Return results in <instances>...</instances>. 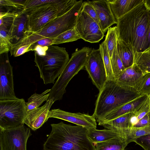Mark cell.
<instances>
[{
  "mask_svg": "<svg viewBox=\"0 0 150 150\" xmlns=\"http://www.w3.org/2000/svg\"><path fill=\"white\" fill-rule=\"evenodd\" d=\"M144 75L137 65L134 63L126 68L115 81L122 86L137 91Z\"/></svg>",
  "mask_w": 150,
  "mask_h": 150,
  "instance_id": "obj_18",
  "label": "cell"
},
{
  "mask_svg": "<svg viewBox=\"0 0 150 150\" xmlns=\"http://www.w3.org/2000/svg\"><path fill=\"white\" fill-rule=\"evenodd\" d=\"M149 100V104H150V94L148 96Z\"/></svg>",
  "mask_w": 150,
  "mask_h": 150,
  "instance_id": "obj_45",
  "label": "cell"
},
{
  "mask_svg": "<svg viewBox=\"0 0 150 150\" xmlns=\"http://www.w3.org/2000/svg\"><path fill=\"white\" fill-rule=\"evenodd\" d=\"M32 135L24 124L9 129H0V150H27V143Z\"/></svg>",
  "mask_w": 150,
  "mask_h": 150,
  "instance_id": "obj_8",
  "label": "cell"
},
{
  "mask_svg": "<svg viewBox=\"0 0 150 150\" xmlns=\"http://www.w3.org/2000/svg\"><path fill=\"white\" fill-rule=\"evenodd\" d=\"M117 26L110 27L107 30L105 40L110 59L112 55L114 49L117 46Z\"/></svg>",
  "mask_w": 150,
  "mask_h": 150,
  "instance_id": "obj_29",
  "label": "cell"
},
{
  "mask_svg": "<svg viewBox=\"0 0 150 150\" xmlns=\"http://www.w3.org/2000/svg\"><path fill=\"white\" fill-rule=\"evenodd\" d=\"M75 28L81 39L91 43L98 42L104 36L98 24L82 10Z\"/></svg>",
  "mask_w": 150,
  "mask_h": 150,
  "instance_id": "obj_10",
  "label": "cell"
},
{
  "mask_svg": "<svg viewBox=\"0 0 150 150\" xmlns=\"http://www.w3.org/2000/svg\"><path fill=\"white\" fill-rule=\"evenodd\" d=\"M134 142L141 146L144 150H150V134L140 137Z\"/></svg>",
  "mask_w": 150,
  "mask_h": 150,
  "instance_id": "obj_38",
  "label": "cell"
},
{
  "mask_svg": "<svg viewBox=\"0 0 150 150\" xmlns=\"http://www.w3.org/2000/svg\"><path fill=\"white\" fill-rule=\"evenodd\" d=\"M77 1L75 0H57L56 4L57 9V17L62 16L68 12Z\"/></svg>",
  "mask_w": 150,
  "mask_h": 150,
  "instance_id": "obj_33",
  "label": "cell"
},
{
  "mask_svg": "<svg viewBox=\"0 0 150 150\" xmlns=\"http://www.w3.org/2000/svg\"><path fill=\"white\" fill-rule=\"evenodd\" d=\"M139 120L134 113L131 117L130 120V128L133 127L138 123Z\"/></svg>",
  "mask_w": 150,
  "mask_h": 150,
  "instance_id": "obj_43",
  "label": "cell"
},
{
  "mask_svg": "<svg viewBox=\"0 0 150 150\" xmlns=\"http://www.w3.org/2000/svg\"><path fill=\"white\" fill-rule=\"evenodd\" d=\"M83 2V0L78 1L65 14L57 17L39 31L34 33L30 32L28 36L16 43L17 46L26 45L30 48L32 45L37 41L45 38L53 40L62 33L74 28L82 10Z\"/></svg>",
  "mask_w": 150,
  "mask_h": 150,
  "instance_id": "obj_4",
  "label": "cell"
},
{
  "mask_svg": "<svg viewBox=\"0 0 150 150\" xmlns=\"http://www.w3.org/2000/svg\"><path fill=\"white\" fill-rule=\"evenodd\" d=\"M143 2L146 8L150 11V0H144Z\"/></svg>",
  "mask_w": 150,
  "mask_h": 150,
  "instance_id": "obj_44",
  "label": "cell"
},
{
  "mask_svg": "<svg viewBox=\"0 0 150 150\" xmlns=\"http://www.w3.org/2000/svg\"><path fill=\"white\" fill-rule=\"evenodd\" d=\"M150 112V104L149 98L139 109L135 113L134 115L137 117L138 120Z\"/></svg>",
  "mask_w": 150,
  "mask_h": 150,
  "instance_id": "obj_37",
  "label": "cell"
},
{
  "mask_svg": "<svg viewBox=\"0 0 150 150\" xmlns=\"http://www.w3.org/2000/svg\"><path fill=\"white\" fill-rule=\"evenodd\" d=\"M150 134V124L141 127L130 128L128 142L129 143L134 142L137 138L140 137Z\"/></svg>",
  "mask_w": 150,
  "mask_h": 150,
  "instance_id": "obj_32",
  "label": "cell"
},
{
  "mask_svg": "<svg viewBox=\"0 0 150 150\" xmlns=\"http://www.w3.org/2000/svg\"><path fill=\"white\" fill-rule=\"evenodd\" d=\"M56 1L43 5L29 10H24L29 14V28L30 32H36L42 29L57 17Z\"/></svg>",
  "mask_w": 150,
  "mask_h": 150,
  "instance_id": "obj_11",
  "label": "cell"
},
{
  "mask_svg": "<svg viewBox=\"0 0 150 150\" xmlns=\"http://www.w3.org/2000/svg\"><path fill=\"white\" fill-rule=\"evenodd\" d=\"M13 67L8 52L0 54V100L15 99Z\"/></svg>",
  "mask_w": 150,
  "mask_h": 150,
  "instance_id": "obj_12",
  "label": "cell"
},
{
  "mask_svg": "<svg viewBox=\"0 0 150 150\" xmlns=\"http://www.w3.org/2000/svg\"><path fill=\"white\" fill-rule=\"evenodd\" d=\"M29 14L28 12L24 11L18 13L15 18L13 21L12 37L15 40L16 43L24 37L27 36L30 33L29 28Z\"/></svg>",
  "mask_w": 150,
  "mask_h": 150,
  "instance_id": "obj_20",
  "label": "cell"
},
{
  "mask_svg": "<svg viewBox=\"0 0 150 150\" xmlns=\"http://www.w3.org/2000/svg\"><path fill=\"white\" fill-rule=\"evenodd\" d=\"M57 0H26L24 10H32L43 5L55 2Z\"/></svg>",
  "mask_w": 150,
  "mask_h": 150,
  "instance_id": "obj_35",
  "label": "cell"
},
{
  "mask_svg": "<svg viewBox=\"0 0 150 150\" xmlns=\"http://www.w3.org/2000/svg\"><path fill=\"white\" fill-rule=\"evenodd\" d=\"M150 124V112L139 120L137 124L133 127H141Z\"/></svg>",
  "mask_w": 150,
  "mask_h": 150,
  "instance_id": "obj_40",
  "label": "cell"
},
{
  "mask_svg": "<svg viewBox=\"0 0 150 150\" xmlns=\"http://www.w3.org/2000/svg\"><path fill=\"white\" fill-rule=\"evenodd\" d=\"M81 38L75 27L60 34L52 40V45L76 41Z\"/></svg>",
  "mask_w": 150,
  "mask_h": 150,
  "instance_id": "obj_28",
  "label": "cell"
},
{
  "mask_svg": "<svg viewBox=\"0 0 150 150\" xmlns=\"http://www.w3.org/2000/svg\"><path fill=\"white\" fill-rule=\"evenodd\" d=\"M142 95L138 91L107 80L98 94L93 115L96 120Z\"/></svg>",
  "mask_w": 150,
  "mask_h": 150,
  "instance_id": "obj_3",
  "label": "cell"
},
{
  "mask_svg": "<svg viewBox=\"0 0 150 150\" xmlns=\"http://www.w3.org/2000/svg\"><path fill=\"white\" fill-rule=\"evenodd\" d=\"M147 95H142L137 98L124 104L104 116L96 119L98 125L115 119L125 114L130 112L135 113L148 98Z\"/></svg>",
  "mask_w": 150,
  "mask_h": 150,
  "instance_id": "obj_15",
  "label": "cell"
},
{
  "mask_svg": "<svg viewBox=\"0 0 150 150\" xmlns=\"http://www.w3.org/2000/svg\"><path fill=\"white\" fill-rule=\"evenodd\" d=\"M18 14L0 12V54L8 52L13 44L12 29Z\"/></svg>",
  "mask_w": 150,
  "mask_h": 150,
  "instance_id": "obj_14",
  "label": "cell"
},
{
  "mask_svg": "<svg viewBox=\"0 0 150 150\" xmlns=\"http://www.w3.org/2000/svg\"><path fill=\"white\" fill-rule=\"evenodd\" d=\"M128 144L127 139L120 136L94 145L96 150H124Z\"/></svg>",
  "mask_w": 150,
  "mask_h": 150,
  "instance_id": "obj_24",
  "label": "cell"
},
{
  "mask_svg": "<svg viewBox=\"0 0 150 150\" xmlns=\"http://www.w3.org/2000/svg\"><path fill=\"white\" fill-rule=\"evenodd\" d=\"M52 130L43 144V150H96L88 129L63 122L51 124Z\"/></svg>",
  "mask_w": 150,
  "mask_h": 150,
  "instance_id": "obj_2",
  "label": "cell"
},
{
  "mask_svg": "<svg viewBox=\"0 0 150 150\" xmlns=\"http://www.w3.org/2000/svg\"><path fill=\"white\" fill-rule=\"evenodd\" d=\"M147 51H149V53H150V49L149 50H148Z\"/></svg>",
  "mask_w": 150,
  "mask_h": 150,
  "instance_id": "obj_46",
  "label": "cell"
},
{
  "mask_svg": "<svg viewBox=\"0 0 150 150\" xmlns=\"http://www.w3.org/2000/svg\"><path fill=\"white\" fill-rule=\"evenodd\" d=\"M93 84L99 91L107 81V74L100 49H91L84 67Z\"/></svg>",
  "mask_w": 150,
  "mask_h": 150,
  "instance_id": "obj_9",
  "label": "cell"
},
{
  "mask_svg": "<svg viewBox=\"0 0 150 150\" xmlns=\"http://www.w3.org/2000/svg\"><path fill=\"white\" fill-rule=\"evenodd\" d=\"M133 112L125 114L115 119L105 122L101 125L120 134L128 141L130 132V120Z\"/></svg>",
  "mask_w": 150,
  "mask_h": 150,
  "instance_id": "obj_19",
  "label": "cell"
},
{
  "mask_svg": "<svg viewBox=\"0 0 150 150\" xmlns=\"http://www.w3.org/2000/svg\"><path fill=\"white\" fill-rule=\"evenodd\" d=\"M48 48V46L42 47L38 45L35 47L33 51L39 55H44Z\"/></svg>",
  "mask_w": 150,
  "mask_h": 150,
  "instance_id": "obj_41",
  "label": "cell"
},
{
  "mask_svg": "<svg viewBox=\"0 0 150 150\" xmlns=\"http://www.w3.org/2000/svg\"><path fill=\"white\" fill-rule=\"evenodd\" d=\"M149 16L143 1L117 21L118 39L127 44L134 54L146 51Z\"/></svg>",
  "mask_w": 150,
  "mask_h": 150,
  "instance_id": "obj_1",
  "label": "cell"
},
{
  "mask_svg": "<svg viewBox=\"0 0 150 150\" xmlns=\"http://www.w3.org/2000/svg\"><path fill=\"white\" fill-rule=\"evenodd\" d=\"M110 61L113 73L116 80L126 69L119 57L117 46L114 49Z\"/></svg>",
  "mask_w": 150,
  "mask_h": 150,
  "instance_id": "obj_31",
  "label": "cell"
},
{
  "mask_svg": "<svg viewBox=\"0 0 150 150\" xmlns=\"http://www.w3.org/2000/svg\"><path fill=\"white\" fill-rule=\"evenodd\" d=\"M82 10L95 21L99 25V20L96 11L93 6L87 1L83 2Z\"/></svg>",
  "mask_w": 150,
  "mask_h": 150,
  "instance_id": "obj_36",
  "label": "cell"
},
{
  "mask_svg": "<svg viewBox=\"0 0 150 150\" xmlns=\"http://www.w3.org/2000/svg\"><path fill=\"white\" fill-rule=\"evenodd\" d=\"M144 0H107L112 12L117 21L142 3Z\"/></svg>",
  "mask_w": 150,
  "mask_h": 150,
  "instance_id": "obj_21",
  "label": "cell"
},
{
  "mask_svg": "<svg viewBox=\"0 0 150 150\" xmlns=\"http://www.w3.org/2000/svg\"><path fill=\"white\" fill-rule=\"evenodd\" d=\"M91 50L85 47L72 54L62 72L50 89L48 99H52L54 102L62 99L69 82L85 67Z\"/></svg>",
  "mask_w": 150,
  "mask_h": 150,
  "instance_id": "obj_6",
  "label": "cell"
},
{
  "mask_svg": "<svg viewBox=\"0 0 150 150\" xmlns=\"http://www.w3.org/2000/svg\"><path fill=\"white\" fill-rule=\"evenodd\" d=\"M54 103L52 100L48 99L42 106L28 113L24 123L33 131L40 128L49 118V112Z\"/></svg>",
  "mask_w": 150,
  "mask_h": 150,
  "instance_id": "obj_16",
  "label": "cell"
},
{
  "mask_svg": "<svg viewBox=\"0 0 150 150\" xmlns=\"http://www.w3.org/2000/svg\"><path fill=\"white\" fill-rule=\"evenodd\" d=\"M137 91L142 95L150 94V73L144 75Z\"/></svg>",
  "mask_w": 150,
  "mask_h": 150,
  "instance_id": "obj_34",
  "label": "cell"
},
{
  "mask_svg": "<svg viewBox=\"0 0 150 150\" xmlns=\"http://www.w3.org/2000/svg\"><path fill=\"white\" fill-rule=\"evenodd\" d=\"M50 89L46 90L41 94L35 93L32 95L25 103L27 113L33 109L40 107V106L45 101H47L49 97Z\"/></svg>",
  "mask_w": 150,
  "mask_h": 150,
  "instance_id": "obj_26",
  "label": "cell"
},
{
  "mask_svg": "<svg viewBox=\"0 0 150 150\" xmlns=\"http://www.w3.org/2000/svg\"><path fill=\"white\" fill-rule=\"evenodd\" d=\"M88 130V137L94 144L106 141L120 136L122 137L119 133L107 129L98 130L96 128H92Z\"/></svg>",
  "mask_w": 150,
  "mask_h": 150,
  "instance_id": "obj_22",
  "label": "cell"
},
{
  "mask_svg": "<svg viewBox=\"0 0 150 150\" xmlns=\"http://www.w3.org/2000/svg\"><path fill=\"white\" fill-rule=\"evenodd\" d=\"M150 49V11H149V25L147 35V43L146 48V51Z\"/></svg>",
  "mask_w": 150,
  "mask_h": 150,
  "instance_id": "obj_42",
  "label": "cell"
},
{
  "mask_svg": "<svg viewBox=\"0 0 150 150\" xmlns=\"http://www.w3.org/2000/svg\"><path fill=\"white\" fill-rule=\"evenodd\" d=\"M99 48L101 52L105 66L107 80H115L112 68L110 58L105 40L100 45Z\"/></svg>",
  "mask_w": 150,
  "mask_h": 150,
  "instance_id": "obj_30",
  "label": "cell"
},
{
  "mask_svg": "<svg viewBox=\"0 0 150 150\" xmlns=\"http://www.w3.org/2000/svg\"><path fill=\"white\" fill-rule=\"evenodd\" d=\"M53 40L49 38H45L37 41L31 45L29 49L28 52L33 51L35 47L38 45L42 47L48 46L51 45Z\"/></svg>",
  "mask_w": 150,
  "mask_h": 150,
  "instance_id": "obj_39",
  "label": "cell"
},
{
  "mask_svg": "<svg viewBox=\"0 0 150 150\" xmlns=\"http://www.w3.org/2000/svg\"><path fill=\"white\" fill-rule=\"evenodd\" d=\"M34 62L44 83H54L55 79L61 74L69 58L64 47L51 45L44 55L35 52Z\"/></svg>",
  "mask_w": 150,
  "mask_h": 150,
  "instance_id": "obj_5",
  "label": "cell"
},
{
  "mask_svg": "<svg viewBox=\"0 0 150 150\" xmlns=\"http://www.w3.org/2000/svg\"><path fill=\"white\" fill-rule=\"evenodd\" d=\"M26 0H0V12L19 13L24 10Z\"/></svg>",
  "mask_w": 150,
  "mask_h": 150,
  "instance_id": "obj_25",
  "label": "cell"
},
{
  "mask_svg": "<svg viewBox=\"0 0 150 150\" xmlns=\"http://www.w3.org/2000/svg\"><path fill=\"white\" fill-rule=\"evenodd\" d=\"M94 8L99 20L100 27L104 34L111 26L117 23L107 0L87 1Z\"/></svg>",
  "mask_w": 150,
  "mask_h": 150,
  "instance_id": "obj_17",
  "label": "cell"
},
{
  "mask_svg": "<svg viewBox=\"0 0 150 150\" xmlns=\"http://www.w3.org/2000/svg\"><path fill=\"white\" fill-rule=\"evenodd\" d=\"M117 49L123 64L125 68L131 66L134 63V54L130 47L125 42L118 39Z\"/></svg>",
  "mask_w": 150,
  "mask_h": 150,
  "instance_id": "obj_23",
  "label": "cell"
},
{
  "mask_svg": "<svg viewBox=\"0 0 150 150\" xmlns=\"http://www.w3.org/2000/svg\"><path fill=\"white\" fill-rule=\"evenodd\" d=\"M49 118L61 119L86 128L88 129L96 128V119L93 115L80 112L71 113L59 109H53L48 113Z\"/></svg>",
  "mask_w": 150,
  "mask_h": 150,
  "instance_id": "obj_13",
  "label": "cell"
},
{
  "mask_svg": "<svg viewBox=\"0 0 150 150\" xmlns=\"http://www.w3.org/2000/svg\"><path fill=\"white\" fill-rule=\"evenodd\" d=\"M23 98L0 100V129H5L24 124L27 115Z\"/></svg>",
  "mask_w": 150,
  "mask_h": 150,
  "instance_id": "obj_7",
  "label": "cell"
},
{
  "mask_svg": "<svg viewBox=\"0 0 150 150\" xmlns=\"http://www.w3.org/2000/svg\"><path fill=\"white\" fill-rule=\"evenodd\" d=\"M134 63L137 65L144 75L150 73V53L149 51L136 52Z\"/></svg>",
  "mask_w": 150,
  "mask_h": 150,
  "instance_id": "obj_27",
  "label": "cell"
}]
</instances>
